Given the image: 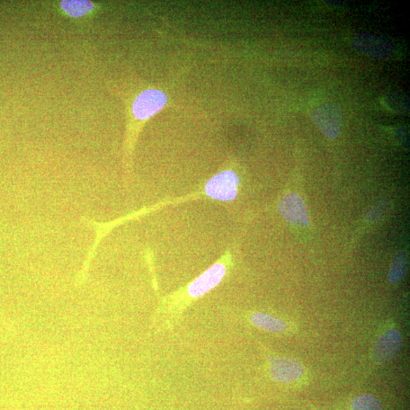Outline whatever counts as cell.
I'll return each mask as SVG.
<instances>
[{
    "mask_svg": "<svg viewBox=\"0 0 410 410\" xmlns=\"http://www.w3.org/2000/svg\"><path fill=\"white\" fill-rule=\"evenodd\" d=\"M233 260V254L227 249L197 278L160 299L153 316V325L162 331L174 327L187 309L226 278Z\"/></svg>",
    "mask_w": 410,
    "mask_h": 410,
    "instance_id": "1",
    "label": "cell"
},
{
    "mask_svg": "<svg viewBox=\"0 0 410 410\" xmlns=\"http://www.w3.org/2000/svg\"><path fill=\"white\" fill-rule=\"evenodd\" d=\"M239 178L232 169H222L200 187L202 198L221 202L234 201L239 193Z\"/></svg>",
    "mask_w": 410,
    "mask_h": 410,
    "instance_id": "2",
    "label": "cell"
},
{
    "mask_svg": "<svg viewBox=\"0 0 410 410\" xmlns=\"http://www.w3.org/2000/svg\"><path fill=\"white\" fill-rule=\"evenodd\" d=\"M342 111L335 104L320 105L311 113V118L316 126L329 139H335L340 134L342 124Z\"/></svg>",
    "mask_w": 410,
    "mask_h": 410,
    "instance_id": "3",
    "label": "cell"
},
{
    "mask_svg": "<svg viewBox=\"0 0 410 410\" xmlns=\"http://www.w3.org/2000/svg\"><path fill=\"white\" fill-rule=\"evenodd\" d=\"M167 102V97L157 89H149L137 96L132 105V113L139 120H146L162 111Z\"/></svg>",
    "mask_w": 410,
    "mask_h": 410,
    "instance_id": "4",
    "label": "cell"
},
{
    "mask_svg": "<svg viewBox=\"0 0 410 410\" xmlns=\"http://www.w3.org/2000/svg\"><path fill=\"white\" fill-rule=\"evenodd\" d=\"M353 45L363 55L374 59H387L393 53V47L388 39L373 34L355 35Z\"/></svg>",
    "mask_w": 410,
    "mask_h": 410,
    "instance_id": "5",
    "label": "cell"
},
{
    "mask_svg": "<svg viewBox=\"0 0 410 410\" xmlns=\"http://www.w3.org/2000/svg\"><path fill=\"white\" fill-rule=\"evenodd\" d=\"M278 210L281 216L296 227H304L309 224V218L304 201L295 193L283 196Z\"/></svg>",
    "mask_w": 410,
    "mask_h": 410,
    "instance_id": "6",
    "label": "cell"
},
{
    "mask_svg": "<svg viewBox=\"0 0 410 410\" xmlns=\"http://www.w3.org/2000/svg\"><path fill=\"white\" fill-rule=\"evenodd\" d=\"M269 369L272 379L281 383L297 381L305 372L304 368L299 362L273 355L269 358Z\"/></svg>",
    "mask_w": 410,
    "mask_h": 410,
    "instance_id": "7",
    "label": "cell"
},
{
    "mask_svg": "<svg viewBox=\"0 0 410 410\" xmlns=\"http://www.w3.org/2000/svg\"><path fill=\"white\" fill-rule=\"evenodd\" d=\"M402 339L395 329L381 334L373 348V359L378 363H384L393 358L400 349Z\"/></svg>",
    "mask_w": 410,
    "mask_h": 410,
    "instance_id": "8",
    "label": "cell"
},
{
    "mask_svg": "<svg viewBox=\"0 0 410 410\" xmlns=\"http://www.w3.org/2000/svg\"><path fill=\"white\" fill-rule=\"evenodd\" d=\"M249 320L255 327L271 333H282L288 327L283 320L264 313H253Z\"/></svg>",
    "mask_w": 410,
    "mask_h": 410,
    "instance_id": "9",
    "label": "cell"
},
{
    "mask_svg": "<svg viewBox=\"0 0 410 410\" xmlns=\"http://www.w3.org/2000/svg\"><path fill=\"white\" fill-rule=\"evenodd\" d=\"M60 6L66 15L73 17L90 13L94 8V3L87 0H64L60 2Z\"/></svg>",
    "mask_w": 410,
    "mask_h": 410,
    "instance_id": "10",
    "label": "cell"
},
{
    "mask_svg": "<svg viewBox=\"0 0 410 410\" xmlns=\"http://www.w3.org/2000/svg\"><path fill=\"white\" fill-rule=\"evenodd\" d=\"M408 269V261L404 253L397 254L391 263L388 281L392 284L400 282L404 278Z\"/></svg>",
    "mask_w": 410,
    "mask_h": 410,
    "instance_id": "11",
    "label": "cell"
},
{
    "mask_svg": "<svg viewBox=\"0 0 410 410\" xmlns=\"http://www.w3.org/2000/svg\"><path fill=\"white\" fill-rule=\"evenodd\" d=\"M352 408L353 410H383L379 400L370 395L356 397L353 401Z\"/></svg>",
    "mask_w": 410,
    "mask_h": 410,
    "instance_id": "12",
    "label": "cell"
}]
</instances>
